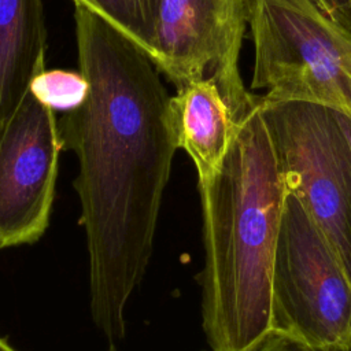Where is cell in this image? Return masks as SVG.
Segmentation results:
<instances>
[{
	"label": "cell",
	"mask_w": 351,
	"mask_h": 351,
	"mask_svg": "<svg viewBox=\"0 0 351 351\" xmlns=\"http://www.w3.org/2000/svg\"><path fill=\"white\" fill-rule=\"evenodd\" d=\"M202 328L211 351H256L271 337V271L287 188L256 104L218 171L197 182Z\"/></svg>",
	"instance_id": "1"
},
{
	"label": "cell",
	"mask_w": 351,
	"mask_h": 351,
	"mask_svg": "<svg viewBox=\"0 0 351 351\" xmlns=\"http://www.w3.org/2000/svg\"><path fill=\"white\" fill-rule=\"evenodd\" d=\"M254 41L252 89L325 104L351 118V33L311 0H244Z\"/></svg>",
	"instance_id": "2"
},
{
	"label": "cell",
	"mask_w": 351,
	"mask_h": 351,
	"mask_svg": "<svg viewBox=\"0 0 351 351\" xmlns=\"http://www.w3.org/2000/svg\"><path fill=\"white\" fill-rule=\"evenodd\" d=\"M271 336L311 351H351V281L335 248L287 193L271 271Z\"/></svg>",
	"instance_id": "3"
},
{
	"label": "cell",
	"mask_w": 351,
	"mask_h": 351,
	"mask_svg": "<svg viewBox=\"0 0 351 351\" xmlns=\"http://www.w3.org/2000/svg\"><path fill=\"white\" fill-rule=\"evenodd\" d=\"M287 188L318 223L351 281V147L325 104L261 96Z\"/></svg>",
	"instance_id": "4"
},
{
	"label": "cell",
	"mask_w": 351,
	"mask_h": 351,
	"mask_svg": "<svg viewBox=\"0 0 351 351\" xmlns=\"http://www.w3.org/2000/svg\"><path fill=\"white\" fill-rule=\"evenodd\" d=\"M245 26L244 0H158L154 63L176 89L213 78L241 118L259 99L239 73Z\"/></svg>",
	"instance_id": "5"
},
{
	"label": "cell",
	"mask_w": 351,
	"mask_h": 351,
	"mask_svg": "<svg viewBox=\"0 0 351 351\" xmlns=\"http://www.w3.org/2000/svg\"><path fill=\"white\" fill-rule=\"evenodd\" d=\"M62 151L55 111L29 92L0 123V250L44 236Z\"/></svg>",
	"instance_id": "6"
},
{
	"label": "cell",
	"mask_w": 351,
	"mask_h": 351,
	"mask_svg": "<svg viewBox=\"0 0 351 351\" xmlns=\"http://www.w3.org/2000/svg\"><path fill=\"white\" fill-rule=\"evenodd\" d=\"M170 114L177 148L193 162L197 182L213 177L223 162L240 119L215 81L203 78L177 89L170 100Z\"/></svg>",
	"instance_id": "7"
},
{
	"label": "cell",
	"mask_w": 351,
	"mask_h": 351,
	"mask_svg": "<svg viewBox=\"0 0 351 351\" xmlns=\"http://www.w3.org/2000/svg\"><path fill=\"white\" fill-rule=\"evenodd\" d=\"M47 27L43 0H0V123L45 70Z\"/></svg>",
	"instance_id": "8"
},
{
	"label": "cell",
	"mask_w": 351,
	"mask_h": 351,
	"mask_svg": "<svg viewBox=\"0 0 351 351\" xmlns=\"http://www.w3.org/2000/svg\"><path fill=\"white\" fill-rule=\"evenodd\" d=\"M96 12L155 58L158 0H73Z\"/></svg>",
	"instance_id": "9"
},
{
	"label": "cell",
	"mask_w": 351,
	"mask_h": 351,
	"mask_svg": "<svg viewBox=\"0 0 351 351\" xmlns=\"http://www.w3.org/2000/svg\"><path fill=\"white\" fill-rule=\"evenodd\" d=\"M29 92L53 111L69 112L86 97L88 80L78 70H43L30 82Z\"/></svg>",
	"instance_id": "10"
},
{
	"label": "cell",
	"mask_w": 351,
	"mask_h": 351,
	"mask_svg": "<svg viewBox=\"0 0 351 351\" xmlns=\"http://www.w3.org/2000/svg\"><path fill=\"white\" fill-rule=\"evenodd\" d=\"M328 18L351 33V0H311Z\"/></svg>",
	"instance_id": "11"
},
{
	"label": "cell",
	"mask_w": 351,
	"mask_h": 351,
	"mask_svg": "<svg viewBox=\"0 0 351 351\" xmlns=\"http://www.w3.org/2000/svg\"><path fill=\"white\" fill-rule=\"evenodd\" d=\"M256 351H311L308 348H304L299 344L291 343L285 339L271 336L262 347H259Z\"/></svg>",
	"instance_id": "12"
},
{
	"label": "cell",
	"mask_w": 351,
	"mask_h": 351,
	"mask_svg": "<svg viewBox=\"0 0 351 351\" xmlns=\"http://www.w3.org/2000/svg\"><path fill=\"white\" fill-rule=\"evenodd\" d=\"M0 351H19V350L15 348V347L8 341L7 337H4V336L0 335Z\"/></svg>",
	"instance_id": "13"
},
{
	"label": "cell",
	"mask_w": 351,
	"mask_h": 351,
	"mask_svg": "<svg viewBox=\"0 0 351 351\" xmlns=\"http://www.w3.org/2000/svg\"><path fill=\"white\" fill-rule=\"evenodd\" d=\"M111 351H112V350H111Z\"/></svg>",
	"instance_id": "14"
},
{
	"label": "cell",
	"mask_w": 351,
	"mask_h": 351,
	"mask_svg": "<svg viewBox=\"0 0 351 351\" xmlns=\"http://www.w3.org/2000/svg\"><path fill=\"white\" fill-rule=\"evenodd\" d=\"M210 351H211V350H210Z\"/></svg>",
	"instance_id": "15"
}]
</instances>
